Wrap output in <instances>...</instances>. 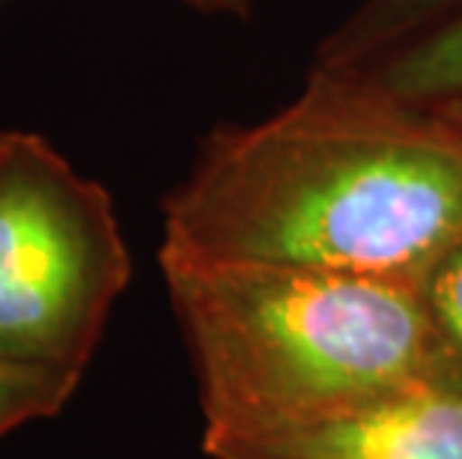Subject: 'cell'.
Returning a JSON list of instances; mask_svg holds the SVG:
<instances>
[{
	"label": "cell",
	"instance_id": "obj_2",
	"mask_svg": "<svg viewBox=\"0 0 462 459\" xmlns=\"http://www.w3.org/2000/svg\"><path fill=\"white\" fill-rule=\"evenodd\" d=\"M203 442L358 412L430 385L420 287L340 271L162 257Z\"/></svg>",
	"mask_w": 462,
	"mask_h": 459
},
{
	"label": "cell",
	"instance_id": "obj_4",
	"mask_svg": "<svg viewBox=\"0 0 462 459\" xmlns=\"http://www.w3.org/2000/svg\"><path fill=\"white\" fill-rule=\"evenodd\" d=\"M212 459H462V397L432 385L358 412L203 442Z\"/></svg>",
	"mask_w": 462,
	"mask_h": 459
},
{
	"label": "cell",
	"instance_id": "obj_10",
	"mask_svg": "<svg viewBox=\"0 0 462 459\" xmlns=\"http://www.w3.org/2000/svg\"><path fill=\"white\" fill-rule=\"evenodd\" d=\"M436 111L445 116V120H450L457 125V129L462 132V96L459 99H448V102H439V105H432Z\"/></svg>",
	"mask_w": 462,
	"mask_h": 459
},
{
	"label": "cell",
	"instance_id": "obj_3",
	"mask_svg": "<svg viewBox=\"0 0 462 459\" xmlns=\"http://www.w3.org/2000/svg\"><path fill=\"white\" fill-rule=\"evenodd\" d=\"M129 278L111 194L42 134L0 132V355L84 370Z\"/></svg>",
	"mask_w": 462,
	"mask_h": 459
},
{
	"label": "cell",
	"instance_id": "obj_8",
	"mask_svg": "<svg viewBox=\"0 0 462 459\" xmlns=\"http://www.w3.org/2000/svg\"><path fill=\"white\" fill-rule=\"evenodd\" d=\"M81 376L84 370L0 355V438L31 421L54 418L72 399Z\"/></svg>",
	"mask_w": 462,
	"mask_h": 459
},
{
	"label": "cell",
	"instance_id": "obj_1",
	"mask_svg": "<svg viewBox=\"0 0 462 459\" xmlns=\"http://www.w3.org/2000/svg\"><path fill=\"white\" fill-rule=\"evenodd\" d=\"M462 230V132L367 75L313 66L296 102L221 125L164 197L162 257L420 287Z\"/></svg>",
	"mask_w": 462,
	"mask_h": 459
},
{
	"label": "cell",
	"instance_id": "obj_5",
	"mask_svg": "<svg viewBox=\"0 0 462 459\" xmlns=\"http://www.w3.org/2000/svg\"><path fill=\"white\" fill-rule=\"evenodd\" d=\"M457 13L462 0H361L346 22L322 39L317 66L358 72Z\"/></svg>",
	"mask_w": 462,
	"mask_h": 459
},
{
	"label": "cell",
	"instance_id": "obj_6",
	"mask_svg": "<svg viewBox=\"0 0 462 459\" xmlns=\"http://www.w3.org/2000/svg\"><path fill=\"white\" fill-rule=\"evenodd\" d=\"M400 102L432 107L462 96V13L358 69Z\"/></svg>",
	"mask_w": 462,
	"mask_h": 459
},
{
	"label": "cell",
	"instance_id": "obj_9",
	"mask_svg": "<svg viewBox=\"0 0 462 459\" xmlns=\"http://www.w3.org/2000/svg\"><path fill=\"white\" fill-rule=\"evenodd\" d=\"M180 4L198 9L209 15H233V18H251L254 0H180Z\"/></svg>",
	"mask_w": 462,
	"mask_h": 459
},
{
	"label": "cell",
	"instance_id": "obj_7",
	"mask_svg": "<svg viewBox=\"0 0 462 459\" xmlns=\"http://www.w3.org/2000/svg\"><path fill=\"white\" fill-rule=\"evenodd\" d=\"M430 322V385L462 397V230L420 280Z\"/></svg>",
	"mask_w": 462,
	"mask_h": 459
}]
</instances>
